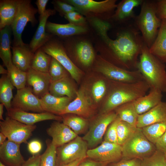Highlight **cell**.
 Listing matches in <instances>:
<instances>
[{"instance_id": "6da1fadb", "label": "cell", "mask_w": 166, "mask_h": 166, "mask_svg": "<svg viewBox=\"0 0 166 166\" xmlns=\"http://www.w3.org/2000/svg\"><path fill=\"white\" fill-rule=\"evenodd\" d=\"M100 36L97 48L112 57L123 69H137L138 58L144 43L136 29L127 28L119 32L115 40L110 38L107 32L110 25L107 22L96 18L87 19Z\"/></svg>"}, {"instance_id": "7a4b0ae2", "label": "cell", "mask_w": 166, "mask_h": 166, "mask_svg": "<svg viewBox=\"0 0 166 166\" xmlns=\"http://www.w3.org/2000/svg\"><path fill=\"white\" fill-rule=\"evenodd\" d=\"M149 90L166 93V70L164 63L152 54L144 44L137 65Z\"/></svg>"}, {"instance_id": "3957f363", "label": "cell", "mask_w": 166, "mask_h": 166, "mask_svg": "<svg viewBox=\"0 0 166 166\" xmlns=\"http://www.w3.org/2000/svg\"><path fill=\"white\" fill-rule=\"evenodd\" d=\"M114 82V85L103 106L102 113L113 111L126 103L135 101L146 95L149 90V86L145 80L132 83Z\"/></svg>"}, {"instance_id": "277c9868", "label": "cell", "mask_w": 166, "mask_h": 166, "mask_svg": "<svg viewBox=\"0 0 166 166\" xmlns=\"http://www.w3.org/2000/svg\"><path fill=\"white\" fill-rule=\"evenodd\" d=\"M135 21L144 44L149 48L154 42L162 20L157 15L156 2L143 0Z\"/></svg>"}, {"instance_id": "5b68a950", "label": "cell", "mask_w": 166, "mask_h": 166, "mask_svg": "<svg viewBox=\"0 0 166 166\" xmlns=\"http://www.w3.org/2000/svg\"><path fill=\"white\" fill-rule=\"evenodd\" d=\"M73 6L87 19L96 18L107 21L112 18L117 6L116 0H63Z\"/></svg>"}, {"instance_id": "8992f818", "label": "cell", "mask_w": 166, "mask_h": 166, "mask_svg": "<svg viewBox=\"0 0 166 166\" xmlns=\"http://www.w3.org/2000/svg\"><path fill=\"white\" fill-rule=\"evenodd\" d=\"M122 147V157L124 159L137 158L142 160L152 154L156 150L155 145L146 138L141 128H138Z\"/></svg>"}, {"instance_id": "52a82bcc", "label": "cell", "mask_w": 166, "mask_h": 166, "mask_svg": "<svg viewBox=\"0 0 166 166\" xmlns=\"http://www.w3.org/2000/svg\"><path fill=\"white\" fill-rule=\"evenodd\" d=\"M95 68L111 81L126 83H135L144 80L138 70H128L114 65L106 59L99 57Z\"/></svg>"}, {"instance_id": "ba28073f", "label": "cell", "mask_w": 166, "mask_h": 166, "mask_svg": "<svg viewBox=\"0 0 166 166\" xmlns=\"http://www.w3.org/2000/svg\"><path fill=\"white\" fill-rule=\"evenodd\" d=\"M38 12L30 0H22L18 14L10 26L14 37L13 46L25 44L22 39V34L28 22L33 26L37 23L35 15Z\"/></svg>"}, {"instance_id": "9c48e42d", "label": "cell", "mask_w": 166, "mask_h": 166, "mask_svg": "<svg viewBox=\"0 0 166 166\" xmlns=\"http://www.w3.org/2000/svg\"><path fill=\"white\" fill-rule=\"evenodd\" d=\"M41 48L58 61L75 81H79L82 74L81 71L67 55L63 43L53 37Z\"/></svg>"}, {"instance_id": "30bf717a", "label": "cell", "mask_w": 166, "mask_h": 166, "mask_svg": "<svg viewBox=\"0 0 166 166\" xmlns=\"http://www.w3.org/2000/svg\"><path fill=\"white\" fill-rule=\"evenodd\" d=\"M36 128L35 124H26L7 116L3 121H0V132L5 135L8 140L20 144L27 143Z\"/></svg>"}, {"instance_id": "8fae6325", "label": "cell", "mask_w": 166, "mask_h": 166, "mask_svg": "<svg viewBox=\"0 0 166 166\" xmlns=\"http://www.w3.org/2000/svg\"><path fill=\"white\" fill-rule=\"evenodd\" d=\"M88 148L87 143L78 136L69 142L57 148V166L79 159H85Z\"/></svg>"}, {"instance_id": "7c38bea8", "label": "cell", "mask_w": 166, "mask_h": 166, "mask_svg": "<svg viewBox=\"0 0 166 166\" xmlns=\"http://www.w3.org/2000/svg\"><path fill=\"white\" fill-rule=\"evenodd\" d=\"M117 116L116 112L113 111L102 113L93 122L87 132L82 138L89 148H95L102 142L108 127Z\"/></svg>"}, {"instance_id": "4fadbf2b", "label": "cell", "mask_w": 166, "mask_h": 166, "mask_svg": "<svg viewBox=\"0 0 166 166\" xmlns=\"http://www.w3.org/2000/svg\"><path fill=\"white\" fill-rule=\"evenodd\" d=\"M68 55L73 54L77 61L84 67L90 66L95 59L94 49L89 41H75L70 38H65L63 43Z\"/></svg>"}, {"instance_id": "5bb4252c", "label": "cell", "mask_w": 166, "mask_h": 166, "mask_svg": "<svg viewBox=\"0 0 166 166\" xmlns=\"http://www.w3.org/2000/svg\"><path fill=\"white\" fill-rule=\"evenodd\" d=\"M86 155L90 159L107 164L122 157V146L104 140L98 146L88 149Z\"/></svg>"}, {"instance_id": "9a60e30c", "label": "cell", "mask_w": 166, "mask_h": 166, "mask_svg": "<svg viewBox=\"0 0 166 166\" xmlns=\"http://www.w3.org/2000/svg\"><path fill=\"white\" fill-rule=\"evenodd\" d=\"M12 108L24 111H31L38 113L45 112L40 98L33 93L29 87L18 89L11 102Z\"/></svg>"}, {"instance_id": "2e32d148", "label": "cell", "mask_w": 166, "mask_h": 166, "mask_svg": "<svg viewBox=\"0 0 166 166\" xmlns=\"http://www.w3.org/2000/svg\"><path fill=\"white\" fill-rule=\"evenodd\" d=\"M76 98L66 106L61 116L67 114H77L84 118L90 117L93 108L90 97L85 88L82 87L76 92Z\"/></svg>"}, {"instance_id": "e0dca14e", "label": "cell", "mask_w": 166, "mask_h": 166, "mask_svg": "<svg viewBox=\"0 0 166 166\" xmlns=\"http://www.w3.org/2000/svg\"><path fill=\"white\" fill-rule=\"evenodd\" d=\"M7 115L13 119L30 125H34L36 123L44 121L62 120L61 116L49 112L31 113L12 108L7 111Z\"/></svg>"}, {"instance_id": "ac0fdd59", "label": "cell", "mask_w": 166, "mask_h": 166, "mask_svg": "<svg viewBox=\"0 0 166 166\" xmlns=\"http://www.w3.org/2000/svg\"><path fill=\"white\" fill-rule=\"evenodd\" d=\"M56 12L54 9H48L43 14L40 15L38 26L29 44L34 53L53 37V35L46 32V26L48 18Z\"/></svg>"}, {"instance_id": "d6986e66", "label": "cell", "mask_w": 166, "mask_h": 166, "mask_svg": "<svg viewBox=\"0 0 166 166\" xmlns=\"http://www.w3.org/2000/svg\"><path fill=\"white\" fill-rule=\"evenodd\" d=\"M46 132L52 137V144L57 148L69 142L78 136L68 126L57 121L51 124Z\"/></svg>"}, {"instance_id": "ffe728a7", "label": "cell", "mask_w": 166, "mask_h": 166, "mask_svg": "<svg viewBox=\"0 0 166 166\" xmlns=\"http://www.w3.org/2000/svg\"><path fill=\"white\" fill-rule=\"evenodd\" d=\"M20 144L8 140L0 146V158L7 166H22L25 160L20 151Z\"/></svg>"}, {"instance_id": "44dd1931", "label": "cell", "mask_w": 166, "mask_h": 166, "mask_svg": "<svg viewBox=\"0 0 166 166\" xmlns=\"http://www.w3.org/2000/svg\"><path fill=\"white\" fill-rule=\"evenodd\" d=\"M27 73V82L32 87L33 93L36 96L41 97L49 92L51 80L48 73L41 72L31 68Z\"/></svg>"}, {"instance_id": "7402d4cb", "label": "cell", "mask_w": 166, "mask_h": 166, "mask_svg": "<svg viewBox=\"0 0 166 166\" xmlns=\"http://www.w3.org/2000/svg\"><path fill=\"white\" fill-rule=\"evenodd\" d=\"M12 61L13 64L21 70L27 72L31 68L34 53L29 45L25 43L22 45L13 46Z\"/></svg>"}, {"instance_id": "603a6c76", "label": "cell", "mask_w": 166, "mask_h": 166, "mask_svg": "<svg viewBox=\"0 0 166 166\" xmlns=\"http://www.w3.org/2000/svg\"><path fill=\"white\" fill-rule=\"evenodd\" d=\"M47 32L60 38H68L72 36L82 34L88 31L87 26L75 25L70 23L61 24L48 21L46 26Z\"/></svg>"}, {"instance_id": "cb8c5ba5", "label": "cell", "mask_w": 166, "mask_h": 166, "mask_svg": "<svg viewBox=\"0 0 166 166\" xmlns=\"http://www.w3.org/2000/svg\"><path fill=\"white\" fill-rule=\"evenodd\" d=\"M166 121V101H161L148 112L138 116L136 126L142 128L147 125Z\"/></svg>"}, {"instance_id": "d4e9b609", "label": "cell", "mask_w": 166, "mask_h": 166, "mask_svg": "<svg viewBox=\"0 0 166 166\" xmlns=\"http://www.w3.org/2000/svg\"><path fill=\"white\" fill-rule=\"evenodd\" d=\"M72 98L68 97H57L49 92L40 98L42 107L44 112L61 116Z\"/></svg>"}, {"instance_id": "484cf974", "label": "cell", "mask_w": 166, "mask_h": 166, "mask_svg": "<svg viewBox=\"0 0 166 166\" xmlns=\"http://www.w3.org/2000/svg\"><path fill=\"white\" fill-rule=\"evenodd\" d=\"M22 0L0 1V30L11 26L16 17Z\"/></svg>"}, {"instance_id": "4316f807", "label": "cell", "mask_w": 166, "mask_h": 166, "mask_svg": "<svg viewBox=\"0 0 166 166\" xmlns=\"http://www.w3.org/2000/svg\"><path fill=\"white\" fill-rule=\"evenodd\" d=\"M145 95L134 101V106L138 114H143L148 112L162 101V93L155 89L149 90Z\"/></svg>"}, {"instance_id": "83f0119b", "label": "cell", "mask_w": 166, "mask_h": 166, "mask_svg": "<svg viewBox=\"0 0 166 166\" xmlns=\"http://www.w3.org/2000/svg\"><path fill=\"white\" fill-rule=\"evenodd\" d=\"M150 52L163 63H166V19H163L157 36Z\"/></svg>"}, {"instance_id": "f1b7e54d", "label": "cell", "mask_w": 166, "mask_h": 166, "mask_svg": "<svg viewBox=\"0 0 166 166\" xmlns=\"http://www.w3.org/2000/svg\"><path fill=\"white\" fill-rule=\"evenodd\" d=\"M12 34L10 26H6L0 30V57L7 69L13 64L10 49Z\"/></svg>"}, {"instance_id": "f546056e", "label": "cell", "mask_w": 166, "mask_h": 166, "mask_svg": "<svg viewBox=\"0 0 166 166\" xmlns=\"http://www.w3.org/2000/svg\"><path fill=\"white\" fill-rule=\"evenodd\" d=\"M143 0H122L117 5L112 18L120 22L128 20L134 17L133 10L141 5Z\"/></svg>"}, {"instance_id": "4dcf8cb0", "label": "cell", "mask_w": 166, "mask_h": 166, "mask_svg": "<svg viewBox=\"0 0 166 166\" xmlns=\"http://www.w3.org/2000/svg\"><path fill=\"white\" fill-rule=\"evenodd\" d=\"M76 92L72 83L67 76L51 82L49 90V93L54 96H66L71 98L76 95Z\"/></svg>"}, {"instance_id": "1f68e13d", "label": "cell", "mask_w": 166, "mask_h": 166, "mask_svg": "<svg viewBox=\"0 0 166 166\" xmlns=\"http://www.w3.org/2000/svg\"><path fill=\"white\" fill-rule=\"evenodd\" d=\"M14 87L7 75H3L0 79V101L7 111L12 108L11 100L14 98L12 91Z\"/></svg>"}, {"instance_id": "d6a6232c", "label": "cell", "mask_w": 166, "mask_h": 166, "mask_svg": "<svg viewBox=\"0 0 166 166\" xmlns=\"http://www.w3.org/2000/svg\"><path fill=\"white\" fill-rule=\"evenodd\" d=\"M115 109L116 113L121 121L136 127L139 115L136 110L134 101L123 104Z\"/></svg>"}, {"instance_id": "836d02e7", "label": "cell", "mask_w": 166, "mask_h": 166, "mask_svg": "<svg viewBox=\"0 0 166 166\" xmlns=\"http://www.w3.org/2000/svg\"><path fill=\"white\" fill-rule=\"evenodd\" d=\"M141 129L146 138L155 145L166 130V121L153 124Z\"/></svg>"}, {"instance_id": "e575fe53", "label": "cell", "mask_w": 166, "mask_h": 166, "mask_svg": "<svg viewBox=\"0 0 166 166\" xmlns=\"http://www.w3.org/2000/svg\"><path fill=\"white\" fill-rule=\"evenodd\" d=\"M51 58V56L40 48L34 53L31 68L37 71L48 73Z\"/></svg>"}, {"instance_id": "d590c367", "label": "cell", "mask_w": 166, "mask_h": 166, "mask_svg": "<svg viewBox=\"0 0 166 166\" xmlns=\"http://www.w3.org/2000/svg\"><path fill=\"white\" fill-rule=\"evenodd\" d=\"M7 70V76L11 82L17 89L26 87L27 82V73L18 69L13 64Z\"/></svg>"}, {"instance_id": "8d00e7d4", "label": "cell", "mask_w": 166, "mask_h": 166, "mask_svg": "<svg viewBox=\"0 0 166 166\" xmlns=\"http://www.w3.org/2000/svg\"><path fill=\"white\" fill-rule=\"evenodd\" d=\"M61 116L63 123L77 135L83 132L87 127L88 122L83 117L66 114Z\"/></svg>"}, {"instance_id": "74e56055", "label": "cell", "mask_w": 166, "mask_h": 166, "mask_svg": "<svg viewBox=\"0 0 166 166\" xmlns=\"http://www.w3.org/2000/svg\"><path fill=\"white\" fill-rule=\"evenodd\" d=\"M46 143V149L41 155L40 166H57V148L52 144L50 140H47Z\"/></svg>"}, {"instance_id": "f35d334b", "label": "cell", "mask_w": 166, "mask_h": 166, "mask_svg": "<svg viewBox=\"0 0 166 166\" xmlns=\"http://www.w3.org/2000/svg\"><path fill=\"white\" fill-rule=\"evenodd\" d=\"M137 128L120 119L117 126V144L122 145L133 134Z\"/></svg>"}, {"instance_id": "ab89813d", "label": "cell", "mask_w": 166, "mask_h": 166, "mask_svg": "<svg viewBox=\"0 0 166 166\" xmlns=\"http://www.w3.org/2000/svg\"><path fill=\"white\" fill-rule=\"evenodd\" d=\"M140 166H166L164 153L156 150L152 154L141 160Z\"/></svg>"}, {"instance_id": "60d3db41", "label": "cell", "mask_w": 166, "mask_h": 166, "mask_svg": "<svg viewBox=\"0 0 166 166\" xmlns=\"http://www.w3.org/2000/svg\"><path fill=\"white\" fill-rule=\"evenodd\" d=\"M67 72L68 71L58 61L52 57L48 72L51 82L67 77Z\"/></svg>"}, {"instance_id": "b9f144b4", "label": "cell", "mask_w": 166, "mask_h": 166, "mask_svg": "<svg viewBox=\"0 0 166 166\" xmlns=\"http://www.w3.org/2000/svg\"><path fill=\"white\" fill-rule=\"evenodd\" d=\"M107 91L105 82L103 80L97 81L93 84L92 93L95 101L99 102L105 95Z\"/></svg>"}, {"instance_id": "7bdbcfd3", "label": "cell", "mask_w": 166, "mask_h": 166, "mask_svg": "<svg viewBox=\"0 0 166 166\" xmlns=\"http://www.w3.org/2000/svg\"><path fill=\"white\" fill-rule=\"evenodd\" d=\"M120 120V119L118 116L109 126L104 135V141L117 144V126Z\"/></svg>"}, {"instance_id": "ee69618b", "label": "cell", "mask_w": 166, "mask_h": 166, "mask_svg": "<svg viewBox=\"0 0 166 166\" xmlns=\"http://www.w3.org/2000/svg\"><path fill=\"white\" fill-rule=\"evenodd\" d=\"M54 10L58 12L61 17L64 16L68 13L76 11V8L73 6L66 3L63 0H54L51 2Z\"/></svg>"}, {"instance_id": "f6af8a7d", "label": "cell", "mask_w": 166, "mask_h": 166, "mask_svg": "<svg viewBox=\"0 0 166 166\" xmlns=\"http://www.w3.org/2000/svg\"><path fill=\"white\" fill-rule=\"evenodd\" d=\"M69 23L75 25L87 26L88 21L86 18L76 11L71 12L64 16Z\"/></svg>"}, {"instance_id": "bcb514c9", "label": "cell", "mask_w": 166, "mask_h": 166, "mask_svg": "<svg viewBox=\"0 0 166 166\" xmlns=\"http://www.w3.org/2000/svg\"><path fill=\"white\" fill-rule=\"evenodd\" d=\"M156 12L161 19H166V0H159L156 2Z\"/></svg>"}, {"instance_id": "7dc6e473", "label": "cell", "mask_w": 166, "mask_h": 166, "mask_svg": "<svg viewBox=\"0 0 166 166\" xmlns=\"http://www.w3.org/2000/svg\"><path fill=\"white\" fill-rule=\"evenodd\" d=\"M141 160L137 158L123 159L113 166H140Z\"/></svg>"}, {"instance_id": "c3c4849f", "label": "cell", "mask_w": 166, "mask_h": 166, "mask_svg": "<svg viewBox=\"0 0 166 166\" xmlns=\"http://www.w3.org/2000/svg\"><path fill=\"white\" fill-rule=\"evenodd\" d=\"M42 148V144L38 140H34L30 142L28 144V149L30 153L34 155L41 151Z\"/></svg>"}, {"instance_id": "681fc988", "label": "cell", "mask_w": 166, "mask_h": 166, "mask_svg": "<svg viewBox=\"0 0 166 166\" xmlns=\"http://www.w3.org/2000/svg\"><path fill=\"white\" fill-rule=\"evenodd\" d=\"M41 157L39 153L33 155L25 161L22 166H40Z\"/></svg>"}, {"instance_id": "f907efd6", "label": "cell", "mask_w": 166, "mask_h": 166, "mask_svg": "<svg viewBox=\"0 0 166 166\" xmlns=\"http://www.w3.org/2000/svg\"><path fill=\"white\" fill-rule=\"evenodd\" d=\"M156 150L164 153L166 152V130L155 144Z\"/></svg>"}, {"instance_id": "816d5d0a", "label": "cell", "mask_w": 166, "mask_h": 166, "mask_svg": "<svg viewBox=\"0 0 166 166\" xmlns=\"http://www.w3.org/2000/svg\"><path fill=\"white\" fill-rule=\"evenodd\" d=\"M49 0H37L35 4L37 7L38 12L40 15L43 14L46 9V7Z\"/></svg>"}, {"instance_id": "f5cc1de1", "label": "cell", "mask_w": 166, "mask_h": 166, "mask_svg": "<svg viewBox=\"0 0 166 166\" xmlns=\"http://www.w3.org/2000/svg\"><path fill=\"white\" fill-rule=\"evenodd\" d=\"M85 159L83 160L78 166H105L106 164L90 159L86 160Z\"/></svg>"}, {"instance_id": "db71d44e", "label": "cell", "mask_w": 166, "mask_h": 166, "mask_svg": "<svg viewBox=\"0 0 166 166\" xmlns=\"http://www.w3.org/2000/svg\"><path fill=\"white\" fill-rule=\"evenodd\" d=\"M84 159H79L61 166H78L79 164Z\"/></svg>"}, {"instance_id": "11a10c76", "label": "cell", "mask_w": 166, "mask_h": 166, "mask_svg": "<svg viewBox=\"0 0 166 166\" xmlns=\"http://www.w3.org/2000/svg\"><path fill=\"white\" fill-rule=\"evenodd\" d=\"M6 136L3 133L0 132V145L2 144L6 140Z\"/></svg>"}, {"instance_id": "9f6ffc18", "label": "cell", "mask_w": 166, "mask_h": 166, "mask_svg": "<svg viewBox=\"0 0 166 166\" xmlns=\"http://www.w3.org/2000/svg\"><path fill=\"white\" fill-rule=\"evenodd\" d=\"M8 73V70L5 69L3 66L0 65V74L3 75H7Z\"/></svg>"}, {"instance_id": "6f0895ef", "label": "cell", "mask_w": 166, "mask_h": 166, "mask_svg": "<svg viewBox=\"0 0 166 166\" xmlns=\"http://www.w3.org/2000/svg\"><path fill=\"white\" fill-rule=\"evenodd\" d=\"M4 105L2 103L0 104V119L1 121H3L4 119L3 118V108Z\"/></svg>"}, {"instance_id": "680465c9", "label": "cell", "mask_w": 166, "mask_h": 166, "mask_svg": "<svg viewBox=\"0 0 166 166\" xmlns=\"http://www.w3.org/2000/svg\"><path fill=\"white\" fill-rule=\"evenodd\" d=\"M0 166H7L4 164L2 161H0Z\"/></svg>"}, {"instance_id": "91938a15", "label": "cell", "mask_w": 166, "mask_h": 166, "mask_svg": "<svg viewBox=\"0 0 166 166\" xmlns=\"http://www.w3.org/2000/svg\"><path fill=\"white\" fill-rule=\"evenodd\" d=\"M164 155L165 159L166 161V152L164 153Z\"/></svg>"}]
</instances>
